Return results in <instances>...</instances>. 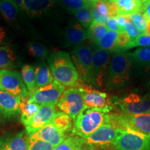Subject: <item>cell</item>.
<instances>
[{
  "label": "cell",
  "mask_w": 150,
  "mask_h": 150,
  "mask_svg": "<svg viewBox=\"0 0 150 150\" xmlns=\"http://www.w3.org/2000/svg\"><path fill=\"white\" fill-rule=\"evenodd\" d=\"M64 91V86L54 79L52 83L29 94V99L40 105H56Z\"/></svg>",
  "instance_id": "obj_11"
},
{
  "label": "cell",
  "mask_w": 150,
  "mask_h": 150,
  "mask_svg": "<svg viewBox=\"0 0 150 150\" xmlns=\"http://www.w3.org/2000/svg\"><path fill=\"white\" fill-rule=\"evenodd\" d=\"M117 5V16H129L131 14L140 13L143 3L142 0H110Z\"/></svg>",
  "instance_id": "obj_22"
},
{
  "label": "cell",
  "mask_w": 150,
  "mask_h": 150,
  "mask_svg": "<svg viewBox=\"0 0 150 150\" xmlns=\"http://www.w3.org/2000/svg\"><path fill=\"white\" fill-rule=\"evenodd\" d=\"M55 0H23V10L31 17L40 16L53 6Z\"/></svg>",
  "instance_id": "obj_20"
},
{
  "label": "cell",
  "mask_w": 150,
  "mask_h": 150,
  "mask_svg": "<svg viewBox=\"0 0 150 150\" xmlns=\"http://www.w3.org/2000/svg\"><path fill=\"white\" fill-rule=\"evenodd\" d=\"M83 146V138L72 135L65 138L64 141L54 147L53 150H81Z\"/></svg>",
  "instance_id": "obj_30"
},
{
  "label": "cell",
  "mask_w": 150,
  "mask_h": 150,
  "mask_svg": "<svg viewBox=\"0 0 150 150\" xmlns=\"http://www.w3.org/2000/svg\"><path fill=\"white\" fill-rule=\"evenodd\" d=\"M21 76L29 93H32L36 89L35 67L30 65H24L22 68Z\"/></svg>",
  "instance_id": "obj_28"
},
{
  "label": "cell",
  "mask_w": 150,
  "mask_h": 150,
  "mask_svg": "<svg viewBox=\"0 0 150 150\" xmlns=\"http://www.w3.org/2000/svg\"><path fill=\"white\" fill-rule=\"evenodd\" d=\"M116 20L118 24L120 25V27H121L123 29V27L125 26V23H126L127 20H128L129 16H117L115 17Z\"/></svg>",
  "instance_id": "obj_43"
},
{
  "label": "cell",
  "mask_w": 150,
  "mask_h": 150,
  "mask_svg": "<svg viewBox=\"0 0 150 150\" xmlns=\"http://www.w3.org/2000/svg\"><path fill=\"white\" fill-rule=\"evenodd\" d=\"M29 95L20 98V120L23 125L27 122L30 118L32 117L40 107V104L29 101Z\"/></svg>",
  "instance_id": "obj_23"
},
{
  "label": "cell",
  "mask_w": 150,
  "mask_h": 150,
  "mask_svg": "<svg viewBox=\"0 0 150 150\" xmlns=\"http://www.w3.org/2000/svg\"><path fill=\"white\" fill-rule=\"evenodd\" d=\"M108 31V29L106 24L98 23L96 22H92L88 32L89 34V38L95 43L101 39Z\"/></svg>",
  "instance_id": "obj_33"
},
{
  "label": "cell",
  "mask_w": 150,
  "mask_h": 150,
  "mask_svg": "<svg viewBox=\"0 0 150 150\" xmlns=\"http://www.w3.org/2000/svg\"><path fill=\"white\" fill-rule=\"evenodd\" d=\"M112 104L118 106L122 112L126 115L150 113V93L145 95L130 93L122 98L115 99Z\"/></svg>",
  "instance_id": "obj_6"
},
{
  "label": "cell",
  "mask_w": 150,
  "mask_h": 150,
  "mask_svg": "<svg viewBox=\"0 0 150 150\" xmlns=\"http://www.w3.org/2000/svg\"><path fill=\"white\" fill-rule=\"evenodd\" d=\"M51 123L64 134L72 132L74 126V120L72 118L62 111L56 112Z\"/></svg>",
  "instance_id": "obj_26"
},
{
  "label": "cell",
  "mask_w": 150,
  "mask_h": 150,
  "mask_svg": "<svg viewBox=\"0 0 150 150\" xmlns=\"http://www.w3.org/2000/svg\"><path fill=\"white\" fill-rule=\"evenodd\" d=\"M35 74L36 89L48 85L54 79L50 67L45 62H42L35 67Z\"/></svg>",
  "instance_id": "obj_24"
},
{
  "label": "cell",
  "mask_w": 150,
  "mask_h": 150,
  "mask_svg": "<svg viewBox=\"0 0 150 150\" xmlns=\"http://www.w3.org/2000/svg\"><path fill=\"white\" fill-rule=\"evenodd\" d=\"M149 1V0H142V3H143V4H145V3H146V2H147V1Z\"/></svg>",
  "instance_id": "obj_48"
},
{
  "label": "cell",
  "mask_w": 150,
  "mask_h": 150,
  "mask_svg": "<svg viewBox=\"0 0 150 150\" xmlns=\"http://www.w3.org/2000/svg\"><path fill=\"white\" fill-rule=\"evenodd\" d=\"M110 123L117 129H131L150 134V113L129 115L122 112L109 113Z\"/></svg>",
  "instance_id": "obj_5"
},
{
  "label": "cell",
  "mask_w": 150,
  "mask_h": 150,
  "mask_svg": "<svg viewBox=\"0 0 150 150\" xmlns=\"http://www.w3.org/2000/svg\"><path fill=\"white\" fill-rule=\"evenodd\" d=\"M89 39L88 30L79 22L72 21L67 25L65 32V44L67 46H77Z\"/></svg>",
  "instance_id": "obj_18"
},
{
  "label": "cell",
  "mask_w": 150,
  "mask_h": 150,
  "mask_svg": "<svg viewBox=\"0 0 150 150\" xmlns=\"http://www.w3.org/2000/svg\"><path fill=\"white\" fill-rule=\"evenodd\" d=\"M20 65V61L14 46L11 45L0 46V70H11Z\"/></svg>",
  "instance_id": "obj_19"
},
{
  "label": "cell",
  "mask_w": 150,
  "mask_h": 150,
  "mask_svg": "<svg viewBox=\"0 0 150 150\" xmlns=\"http://www.w3.org/2000/svg\"><path fill=\"white\" fill-rule=\"evenodd\" d=\"M78 88L81 91L84 103L87 107L112 110L111 99L106 93L93 89L85 85L82 80L80 81Z\"/></svg>",
  "instance_id": "obj_12"
},
{
  "label": "cell",
  "mask_w": 150,
  "mask_h": 150,
  "mask_svg": "<svg viewBox=\"0 0 150 150\" xmlns=\"http://www.w3.org/2000/svg\"><path fill=\"white\" fill-rule=\"evenodd\" d=\"M129 17L135 27L139 30L140 33H145L147 27V18L144 15L141 13H136L130 15Z\"/></svg>",
  "instance_id": "obj_35"
},
{
  "label": "cell",
  "mask_w": 150,
  "mask_h": 150,
  "mask_svg": "<svg viewBox=\"0 0 150 150\" xmlns=\"http://www.w3.org/2000/svg\"><path fill=\"white\" fill-rule=\"evenodd\" d=\"M131 41V38L125 31L118 33L117 37V53L127 51V47Z\"/></svg>",
  "instance_id": "obj_37"
},
{
  "label": "cell",
  "mask_w": 150,
  "mask_h": 150,
  "mask_svg": "<svg viewBox=\"0 0 150 150\" xmlns=\"http://www.w3.org/2000/svg\"><path fill=\"white\" fill-rule=\"evenodd\" d=\"M29 136L20 131L0 136V150H28Z\"/></svg>",
  "instance_id": "obj_16"
},
{
  "label": "cell",
  "mask_w": 150,
  "mask_h": 150,
  "mask_svg": "<svg viewBox=\"0 0 150 150\" xmlns=\"http://www.w3.org/2000/svg\"><path fill=\"white\" fill-rule=\"evenodd\" d=\"M0 90L20 99L29 95L21 75L13 70H0Z\"/></svg>",
  "instance_id": "obj_10"
},
{
  "label": "cell",
  "mask_w": 150,
  "mask_h": 150,
  "mask_svg": "<svg viewBox=\"0 0 150 150\" xmlns=\"http://www.w3.org/2000/svg\"><path fill=\"white\" fill-rule=\"evenodd\" d=\"M57 106L62 112L70 116L74 121L87 107L84 103L81 91L79 88H70L63 92Z\"/></svg>",
  "instance_id": "obj_9"
},
{
  "label": "cell",
  "mask_w": 150,
  "mask_h": 150,
  "mask_svg": "<svg viewBox=\"0 0 150 150\" xmlns=\"http://www.w3.org/2000/svg\"><path fill=\"white\" fill-rule=\"evenodd\" d=\"M60 1L71 13L79 9L91 6V2L87 0H60Z\"/></svg>",
  "instance_id": "obj_34"
},
{
  "label": "cell",
  "mask_w": 150,
  "mask_h": 150,
  "mask_svg": "<svg viewBox=\"0 0 150 150\" xmlns=\"http://www.w3.org/2000/svg\"><path fill=\"white\" fill-rule=\"evenodd\" d=\"M110 110L86 107L74 121L72 134L85 138L102 125L110 123Z\"/></svg>",
  "instance_id": "obj_2"
},
{
  "label": "cell",
  "mask_w": 150,
  "mask_h": 150,
  "mask_svg": "<svg viewBox=\"0 0 150 150\" xmlns=\"http://www.w3.org/2000/svg\"><path fill=\"white\" fill-rule=\"evenodd\" d=\"M119 129L112 126L110 123L102 125L95 132L85 138H83V144L88 146H105L112 145L117 135Z\"/></svg>",
  "instance_id": "obj_13"
},
{
  "label": "cell",
  "mask_w": 150,
  "mask_h": 150,
  "mask_svg": "<svg viewBox=\"0 0 150 150\" xmlns=\"http://www.w3.org/2000/svg\"><path fill=\"white\" fill-rule=\"evenodd\" d=\"M97 150H106V149H97Z\"/></svg>",
  "instance_id": "obj_49"
},
{
  "label": "cell",
  "mask_w": 150,
  "mask_h": 150,
  "mask_svg": "<svg viewBox=\"0 0 150 150\" xmlns=\"http://www.w3.org/2000/svg\"><path fill=\"white\" fill-rule=\"evenodd\" d=\"M65 138L66 134L59 131L52 123H50L29 136V141L41 140L48 142L55 147L64 141Z\"/></svg>",
  "instance_id": "obj_15"
},
{
  "label": "cell",
  "mask_w": 150,
  "mask_h": 150,
  "mask_svg": "<svg viewBox=\"0 0 150 150\" xmlns=\"http://www.w3.org/2000/svg\"><path fill=\"white\" fill-rule=\"evenodd\" d=\"M87 1H88L89 2H93V1H97V0H87ZM103 1H108V0H103Z\"/></svg>",
  "instance_id": "obj_47"
},
{
  "label": "cell",
  "mask_w": 150,
  "mask_h": 150,
  "mask_svg": "<svg viewBox=\"0 0 150 150\" xmlns=\"http://www.w3.org/2000/svg\"><path fill=\"white\" fill-rule=\"evenodd\" d=\"M111 56L110 52L99 48H93L90 83L99 88L104 86Z\"/></svg>",
  "instance_id": "obj_8"
},
{
  "label": "cell",
  "mask_w": 150,
  "mask_h": 150,
  "mask_svg": "<svg viewBox=\"0 0 150 150\" xmlns=\"http://www.w3.org/2000/svg\"><path fill=\"white\" fill-rule=\"evenodd\" d=\"M8 37L7 31L4 28L0 27V46L5 45L8 43Z\"/></svg>",
  "instance_id": "obj_41"
},
{
  "label": "cell",
  "mask_w": 150,
  "mask_h": 150,
  "mask_svg": "<svg viewBox=\"0 0 150 150\" xmlns=\"http://www.w3.org/2000/svg\"><path fill=\"white\" fill-rule=\"evenodd\" d=\"M106 26L107 27L108 31H113L117 33H120L125 31L122 28L120 27V25L117 22V20H116L115 18H110L108 19L107 23L106 24Z\"/></svg>",
  "instance_id": "obj_40"
},
{
  "label": "cell",
  "mask_w": 150,
  "mask_h": 150,
  "mask_svg": "<svg viewBox=\"0 0 150 150\" xmlns=\"http://www.w3.org/2000/svg\"><path fill=\"white\" fill-rule=\"evenodd\" d=\"M54 148V146L48 142L41 140H35L29 141L28 150H53Z\"/></svg>",
  "instance_id": "obj_39"
},
{
  "label": "cell",
  "mask_w": 150,
  "mask_h": 150,
  "mask_svg": "<svg viewBox=\"0 0 150 150\" xmlns=\"http://www.w3.org/2000/svg\"><path fill=\"white\" fill-rule=\"evenodd\" d=\"M81 150H96V149H95V147H92V146H88V145H84V146L82 147V149Z\"/></svg>",
  "instance_id": "obj_46"
},
{
  "label": "cell",
  "mask_w": 150,
  "mask_h": 150,
  "mask_svg": "<svg viewBox=\"0 0 150 150\" xmlns=\"http://www.w3.org/2000/svg\"><path fill=\"white\" fill-rule=\"evenodd\" d=\"M150 46V35L147 33H141L138 37L131 41L130 44L127 47V50H130L136 47H149Z\"/></svg>",
  "instance_id": "obj_36"
},
{
  "label": "cell",
  "mask_w": 150,
  "mask_h": 150,
  "mask_svg": "<svg viewBox=\"0 0 150 150\" xmlns=\"http://www.w3.org/2000/svg\"><path fill=\"white\" fill-rule=\"evenodd\" d=\"M93 48L88 43L75 46L72 52V59L79 75L80 79L90 83L93 63Z\"/></svg>",
  "instance_id": "obj_7"
},
{
  "label": "cell",
  "mask_w": 150,
  "mask_h": 150,
  "mask_svg": "<svg viewBox=\"0 0 150 150\" xmlns=\"http://www.w3.org/2000/svg\"><path fill=\"white\" fill-rule=\"evenodd\" d=\"M56 112V105H40L36 113L24 125L26 133L31 136L44 126L51 123Z\"/></svg>",
  "instance_id": "obj_14"
},
{
  "label": "cell",
  "mask_w": 150,
  "mask_h": 150,
  "mask_svg": "<svg viewBox=\"0 0 150 150\" xmlns=\"http://www.w3.org/2000/svg\"><path fill=\"white\" fill-rule=\"evenodd\" d=\"M112 145L117 150H150V134L131 129H119Z\"/></svg>",
  "instance_id": "obj_4"
},
{
  "label": "cell",
  "mask_w": 150,
  "mask_h": 150,
  "mask_svg": "<svg viewBox=\"0 0 150 150\" xmlns=\"http://www.w3.org/2000/svg\"><path fill=\"white\" fill-rule=\"evenodd\" d=\"M74 16L78 20L79 23L83 27L84 29H88V28L93 22V16H92L91 7H86L79 10L74 11L72 13Z\"/></svg>",
  "instance_id": "obj_32"
},
{
  "label": "cell",
  "mask_w": 150,
  "mask_h": 150,
  "mask_svg": "<svg viewBox=\"0 0 150 150\" xmlns=\"http://www.w3.org/2000/svg\"><path fill=\"white\" fill-rule=\"evenodd\" d=\"M145 33L150 35V19H147V27Z\"/></svg>",
  "instance_id": "obj_45"
},
{
  "label": "cell",
  "mask_w": 150,
  "mask_h": 150,
  "mask_svg": "<svg viewBox=\"0 0 150 150\" xmlns=\"http://www.w3.org/2000/svg\"><path fill=\"white\" fill-rule=\"evenodd\" d=\"M140 13H143L144 16L147 19H150V0L143 4Z\"/></svg>",
  "instance_id": "obj_42"
},
{
  "label": "cell",
  "mask_w": 150,
  "mask_h": 150,
  "mask_svg": "<svg viewBox=\"0 0 150 150\" xmlns=\"http://www.w3.org/2000/svg\"><path fill=\"white\" fill-rule=\"evenodd\" d=\"M123 29L124 31H125V32H126L127 34H128L129 36L131 38V40H134V39L138 37L140 34H141L139 31V30L135 27L134 24H133L132 22H131L129 17L128 20H127V22L125 23V26L123 27Z\"/></svg>",
  "instance_id": "obj_38"
},
{
  "label": "cell",
  "mask_w": 150,
  "mask_h": 150,
  "mask_svg": "<svg viewBox=\"0 0 150 150\" xmlns=\"http://www.w3.org/2000/svg\"><path fill=\"white\" fill-rule=\"evenodd\" d=\"M15 3L19 10H23V0H12Z\"/></svg>",
  "instance_id": "obj_44"
},
{
  "label": "cell",
  "mask_w": 150,
  "mask_h": 150,
  "mask_svg": "<svg viewBox=\"0 0 150 150\" xmlns=\"http://www.w3.org/2000/svg\"><path fill=\"white\" fill-rule=\"evenodd\" d=\"M20 99L0 90V115L11 118L20 114Z\"/></svg>",
  "instance_id": "obj_17"
},
{
  "label": "cell",
  "mask_w": 150,
  "mask_h": 150,
  "mask_svg": "<svg viewBox=\"0 0 150 150\" xmlns=\"http://www.w3.org/2000/svg\"><path fill=\"white\" fill-rule=\"evenodd\" d=\"M19 8L12 0H0V13L8 23L16 22Z\"/></svg>",
  "instance_id": "obj_27"
},
{
  "label": "cell",
  "mask_w": 150,
  "mask_h": 150,
  "mask_svg": "<svg viewBox=\"0 0 150 150\" xmlns=\"http://www.w3.org/2000/svg\"><path fill=\"white\" fill-rule=\"evenodd\" d=\"M117 32L108 31L102 38L95 42V45L101 50L110 53H117Z\"/></svg>",
  "instance_id": "obj_25"
},
{
  "label": "cell",
  "mask_w": 150,
  "mask_h": 150,
  "mask_svg": "<svg viewBox=\"0 0 150 150\" xmlns=\"http://www.w3.org/2000/svg\"><path fill=\"white\" fill-rule=\"evenodd\" d=\"M132 62L131 53L121 52L112 54L106 80L107 87L116 88L128 83L131 77Z\"/></svg>",
  "instance_id": "obj_3"
},
{
  "label": "cell",
  "mask_w": 150,
  "mask_h": 150,
  "mask_svg": "<svg viewBox=\"0 0 150 150\" xmlns=\"http://www.w3.org/2000/svg\"><path fill=\"white\" fill-rule=\"evenodd\" d=\"M132 61L139 66H147L150 65V46L137 49L131 53Z\"/></svg>",
  "instance_id": "obj_29"
},
{
  "label": "cell",
  "mask_w": 150,
  "mask_h": 150,
  "mask_svg": "<svg viewBox=\"0 0 150 150\" xmlns=\"http://www.w3.org/2000/svg\"><path fill=\"white\" fill-rule=\"evenodd\" d=\"M27 50L31 56L42 61L45 60L49 55L48 49L40 42H29L28 43Z\"/></svg>",
  "instance_id": "obj_31"
},
{
  "label": "cell",
  "mask_w": 150,
  "mask_h": 150,
  "mask_svg": "<svg viewBox=\"0 0 150 150\" xmlns=\"http://www.w3.org/2000/svg\"><path fill=\"white\" fill-rule=\"evenodd\" d=\"M47 63L54 79L64 87H77L81 81L79 75L68 54L54 52L47 58Z\"/></svg>",
  "instance_id": "obj_1"
},
{
  "label": "cell",
  "mask_w": 150,
  "mask_h": 150,
  "mask_svg": "<svg viewBox=\"0 0 150 150\" xmlns=\"http://www.w3.org/2000/svg\"><path fill=\"white\" fill-rule=\"evenodd\" d=\"M93 21L103 24L107 23L110 18L107 1L97 0L91 2Z\"/></svg>",
  "instance_id": "obj_21"
}]
</instances>
